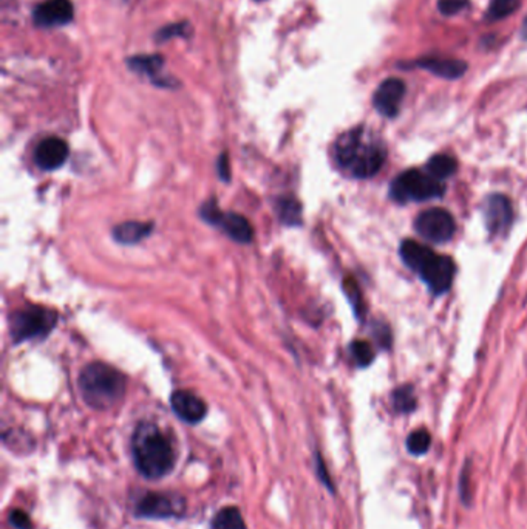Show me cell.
Masks as SVG:
<instances>
[{
    "instance_id": "ffe728a7",
    "label": "cell",
    "mask_w": 527,
    "mask_h": 529,
    "mask_svg": "<svg viewBox=\"0 0 527 529\" xmlns=\"http://www.w3.org/2000/svg\"><path fill=\"white\" fill-rule=\"evenodd\" d=\"M520 5H522V0H492L487 18L492 22L509 18L510 14H514L520 8Z\"/></svg>"
},
{
    "instance_id": "ac0fdd59",
    "label": "cell",
    "mask_w": 527,
    "mask_h": 529,
    "mask_svg": "<svg viewBox=\"0 0 527 529\" xmlns=\"http://www.w3.org/2000/svg\"><path fill=\"white\" fill-rule=\"evenodd\" d=\"M456 169H458L456 159L447 153H438L435 157H431L427 165V172L441 182L449 178L450 175H453Z\"/></svg>"
},
{
    "instance_id": "5b68a950",
    "label": "cell",
    "mask_w": 527,
    "mask_h": 529,
    "mask_svg": "<svg viewBox=\"0 0 527 529\" xmlns=\"http://www.w3.org/2000/svg\"><path fill=\"white\" fill-rule=\"evenodd\" d=\"M444 183L431 176L429 172L410 169L396 176L390 192L394 200L407 203L438 198L444 194Z\"/></svg>"
},
{
    "instance_id": "3957f363",
    "label": "cell",
    "mask_w": 527,
    "mask_h": 529,
    "mask_svg": "<svg viewBox=\"0 0 527 529\" xmlns=\"http://www.w3.org/2000/svg\"><path fill=\"white\" fill-rule=\"evenodd\" d=\"M400 257L407 267L421 276V279L424 280L435 294L449 292L456 271L450 257L438 256L430 248L415 240L402 242Z\"/></svg>"
},
{
    "instance_id": "52a82bcc",
    "label": "cell",
    "mask_w": 527,
    "mask_h": 529,
    "mask_svg": "<svg viewBox=\"0 0 527 529\" xmlns=\"http://www.w3.org/2000/svg\"><path fill=\"white\" fill-rule=\"evenodd\" d=\"M415 228L421 237L433 244H446L456 231L453 215L443 207H431L418 215Z\"/></svg>"
},
{
    "instance_id": "277c9868",
    "label": "cell",
    "mask_w": 527,
    "mask_h": 529,
    "mask_svg": "<svg viewBox=\"0 0 527 529\" xmlns=\"http://www.w3.org/2000/svg\"><path fill=\"white\" fill-rule=\"evenodd\" d=\"M79 389L90 408L105 410L121 401L126 393V377L110 365L93 362L81 373Z\"/></svg>"
},
{
    "instance_id": "4316f807",
    "label": "cell",
    "mask_w": 527,
    "mask_h": 529,
    "mask_svg": "<svg viewBox=\"0 0 527 529\" xmlns=\"http://www.w3.org/2000/svg\"><path fill=\"white\" fill-rule=\"evenodd\" d=\"M10 524L14 526L16 529H31L33 528V525H31L30 517H28V514L24 511H20V510H14L10 514Z\"/></svg>"
},
{
    "instance_id": "d6986e66",
    "label": "cell",
    "mask_w": 527,
    "mask_h": 529,
    "mask_svg": "<svg viewBox=\"0 0 527 529\" xmlns=\"http://www.w3.org/2000/svg\"><path fill=\"white\" fill-rule=\"evenodd\" d=\"M163 64V58L158 55L134 56L128 59V67L136 74H147L151 78H155L157 74H159Z\"/></svg>"
},
{
    "instance_id": "603a6c76",
    "label": "cell",
    "mask_w": 527,
    "mask_h": 529,
    "mask_svg": "<svg viewBox=\"0 0 527 529\" xmlns=\"http://www.w3.org/2000/svg\"><path fill=\"white\" fill-rule=\"evenodd\" d=\"M353 358L359 365H368L375 359V352L370 344L367 341L353 342L352 346Z\"/></svg>"
},
{
    "instance_id": "4fadbf2b",
    "label": "cell",
    "mask_w": 527,
    "mask_h": 529,
    "mask_svg": "<svg viewBox=\"0 0 527 529\" xmlns=\"http://www.w3.org/2000/svg\"><path fill=\"white\" fill-rule=\"evenodd\" d=\"M170 406L176 416L189 424L200 423L207 414L206 402L189 390H178L170 398Z\"/></svg>"
},
{
    "instance_id": "9c48e42d",
    "label": "cell",
    "mask_w": 527,
    "mask_h": 529,
    "mask_svg": "<svg viewBox=\"0 0 527 529\" xmlns=\"http://www.w3.org/2000/svg\"><path fill=\"white\" fill-rule=\"evenodd\" d=\"M186 502L172 494L147 493L136 505V514L147 518L182 517Z\"/></svg>"
},
{
    "instance_id": "7402d4cb",
    "label": "cell",
    "mask_w": 527,
    "mask_h": 529,
    "mask_svg": "<svg viewBox=\"0 0 527 529\" xmlns=\"http://www.w3.org/2000/svg\"><path fill=\"white\" fill-rule=\"evenodd\" d=\"M431 437L429 431L418 429L408 435L407 439V449L412 455H424L427 450L430 449Z\"/></svg>"
},
{
    "instance_id": "2e32d148",
    "label": "cell",
    "mask_w": 527,
    "mask_h": 529,
    "mask_svg": "<svg viewBox=\"0 0 527 529\" xmlns=\"http://www.w3.org/2000/svg\"><path fill=\"white\" fill-rule=\"evenodd\" d=\"M151 231V223L144 222H126L115 228L113 237L116 242L124 245H134L141 242L143 238L147 237Z\"/></svg>"
},
{
    "instance_id": "7c38bea8",
    "label": "cell",
    "mask_w": 527,
    "mask_h": 529,
    "mask_svg": "<svg viewBox=\"0 0 527 529\" xmlns=\"http://www.w3.org/2000/svg\"><path fill=\"white\" fill-rule=\"evenodd\" d=\"M483 215L485 226L492 234H503L506 229H509L514 217L509 198L500 194L491 195L485 200Z\"/></svg>"
},
{
    "instance_id": "30bf717a",
    "label": "cell",
    "mask_w": 527,
    "mask_h": 529,
    "mask_svg": "<svg viewBox=\"0 0 527 529\" xmlns=\"http://www.w3.org/2000/svg\"><path fill=\"white\" fill-rule=\"evenodd\" d=\"M406 97V82L399 78L382 81L373 95V104L382 116L394 118L399 113L400 103Z\"/></svg>"
},
{
    "instance_id": "cb8c5ba5",
    "label": "cell",
    "mask_w": 527,
    "mask_h": 529,
    "mask_svg": "<svg viewBox=\"0 0 527 529\" xmlns=\"http://www.w3.org/2000/svg\"><path fill=\"white\" fill-rule=\"evenodd\" d=\"M280 217L283 219L286 223H298V217H300V206H298V201L296 200H285L280 203Z\"/></svg>"
},
{
    "instance_id": "e0dca14e",
    "label": "cell",
    "mask_w": 527,
    "mask_h": 529,
    "mask_svg": "<svg viewBox=\"0 0 527 529\" xmlns=\"http://www.w3.org/2000/svg\"><path fill=\"white\" fill-rule=\"evenodd\" d=\"M211 529H246V525L240 510L236 506H228L213 516Z\"/></svg>"
},
{
    "instance_id": "d4e9b609",
    "label": "cell",
    "mask_w": 527,
    "mask_h": 529,
    "mask_svg": "<svg viewBox=\"0 0 527 529\" xmlns=\"http://www.w3.org/2000/svg\"><path fill=\"white\" fill-rule=\"evenodd\" d=\"M469 5V0H439L438 8L444 16H454Z\"/></svg>"
},
{
    "instance_id": "484cf974",
    "label": "cell",
    "mask_w": 527,
    "mask_h": 529,
    "mask_svg": "<svg viewBox=\"0 0 527 529\" xmlns=\"http://www.w3.org/2000/svg\"><path fill=\"white\" fill-rule=\"evenodd\" d=\"M186 30H188V25L186 24L169 25V27H166L158 33V41L164 43V41L172 39V37L186 36Z\"/></svg>"
},
{
    "instance_id": "7a4b0ae2",
    "label": "cell",
    "mask_w": 527,
    "mask_h": 529,
    "mask_svg": "<svg viewBox=\"0 0 527 529\" xmlns=\"http://www.w3.org/2000/svg\"><path fill=\"white\" fill-rule=\"evenodd\" d=\"M135 466L143 477L158 480L175 468L176 454L169 437L153 423L143 421L132 437Z\"/></svg>"
},
{
    "instance_id": "8992f818",
    "label": "cell",
    "mask_w": 527,
    "mask_h": 529,
    "mask_svg": "<svg viewBox=\"0 0 527 529\" xmlns=\"http://www.w3.org/2000/svg\"><path fill=\"white\" fill-rule=\"evenodd\" d=\"M58 316L43 307H27L12 316V338L14 342L43 339L53 330Z\"/></svg>"
},
{
    "instance_id": "ba28073f",
    "label": "cell",
    "mask_w": 527,
    "mask_h": 529,
    "mask_svg": "<svg viewBox=\"0 0 527 529\" xmlns=\"http://www.w3.org/2000/svg\"><path fill=\"white\" fill-rule=\"evenodd\" d=\"M201 217L213 225L220 226L232 240L238 244H249L254 237V229L240 214H225L215 203H206L201 207Z\"/></svg>"
},
{
    "instance_id": "6da1fadb",
    "label": "cell",
    "mask_w": 527,
    "mask_h": 529,
    "mask_svg": "<svg viewBox=\"0 0 527 529\" xmlns=\"http://www.w3.org/2000/svg\"><path fill=\"white\" fill-rule=\"evenodd\" d=\"M337 165L356 178H370L381 171L387 149L367 128H358L340 135L334 146Z\"/></svg>"
},
{
    "instance_id": "5bb4252c",
    "label": "cell",
    "mask_w": 527,
    "mask_h": 529,
    "mask_svg": "<svg viewBox=\"0 0 527 529\" xmlns=\"http://www.w3.org/2000/svg\"><path fill=\"white\" fill-rule=\"evenodd\" d=\"M68 144L59 136H49L39 143L36 149V163L43 171L59 169L68 159Z\"/></svg>"
},
{
    "instance_id": "8fae6325",
    "label": "cell",
    "mask_w": 527,
    "mask_h": 529,
    "mask_svg": "<svg viewBox=\"0 0 527 529\" xmlns=\"http://www.w3.org/2000/svg\"><path fill=\"white\" fill-rule=\"evenodd\" d=\"M74 14V4L70 0H47L35 8L33 19L37 27L51 28L72 22Z\"/></svg>"
},
{
    "instance_id": "44dd1931",
    "label": "cell",
    "mask_w": 527,
    "mask_h": 529,
    "mask_svg": "<svg viewBox=\"0 0 527 529\" xmlns=\"http://www.w3.org/2000/svg\"><path fill=\"white\" fill-rule=\"evenodd\" d=\"M393 408L399 412V414H408L416 408V396L413 392L410 385H404L394 392L393 396Z\"/></svg>"
},
{
    "instance_id": "9a60e30c",
    "label": "cell",
    "mask_w": 527,
    "mask_h": 529,
    "mask_svg": "<svg viewBox=\"0 0 527 529\" xmlns=\"http://www.w3.org/2000/svg\"><path fill=\"white\" fill-rule=\"evenodd\" d=\"M418 66L443 80H460L467 72L466 62L450 58H427L418 61Z\"/></svg>"
}]
</instances>
